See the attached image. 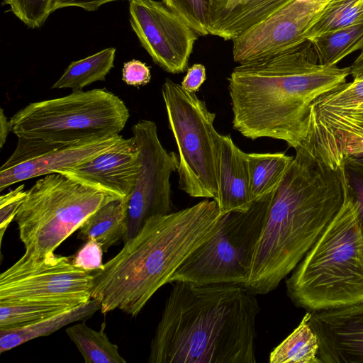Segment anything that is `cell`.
Instances as JSON below:
<instances>
[{"label":"cell","mask_w":363,"mask_h":363,"mask_svg":"<svg viewBox=\"0 0 363 363\" xmlns=\"http://www.w3.org/2000/svg\"><path fill=\"white\" fill-rule=\"evenodd\" d=\"M350 67L318 62L308 40L274 55L239 64L228 77L233 128L244 137L304 140L311 104L346 82Z\"/></svg>","instance_id":"1"},{"label":"cell","mask_w":363,"mask_h":363,"mask_svg":"<svg viewBox=\"0 0 363 363\" xmlns=\"http://www.w3.org/2000/svg\"><path fill=\"white\" fill-rule=\"evenodd\" d=\"M173 284L148 362H256L255 294L242 284Z\"/></svg>","instance_id":"2"},{"label":"cell","mask_w":363,"mask_h":363,"mask_svg":"<svg viewBox=\"0 0 363 363\" xmlns=\"http://www.w3.org/2000/svg\"><path fill=\"white\" fill-rule=\"evenodd\" d=\"M286 286L294 305L309 312L363 303V231L347 190L341 208Z\"/></svg>","instance_id":"5"},{"label":"cell","mask_w":363,"mask_h":363,"mask_svg":"<svg viewBox=\"0 0 363 363\" xmlns=\"http://www.w3.org/2000/svg\"><path fill=\"white\" fill-rule=\"evenodd\" d=\"M116 1L118 0H52V12L70 6L79 7L86 11H94L104 4Z\"/></svg>","instance_id":"36"},{"label":"cell","mask_w":363,"mask_h":363,"mask_svg":"<svg viewBox=\"0 0 363 363\" xmlns=\"http://www.w3.org/2000/svg\"><path fill=\"white\" fill-rule=\"evenodd\" d=\"M105 327L103 323L100 330H95L82 322L67 328L65 332L86 363H125L118 347L109 340Z\"/></svg>","instance_id":"26"},{"label":"cell","mask_w":363,"mask_h":363,"mask_svg":"<svg viewBox=\"0 0 363 363\" xmlns=\"http://www.w3.org/2000/svg\"><path fill=\"white\" fill-rule=\"evenodd\" d=\"M275 189L247 281L254 294L274 290L315 244L346 195L342 166L333 169L301 145Z\"/></svg>","instance_id":"3"},{"label":"cell","mask_w":363,"mask_h":363,"mask_svg":"<svg viewBox=\"0 0 363 363\" xmlns=\"http://www.w3.org/2000/svg\"><path fill=\"white\" fill-rule=\"evenodd\" d=\"M81 305L63 299H28L0 301V329L32 324Z\"/></svg>","instance_id":"22"},{"label":"cell","mask_w":363,"mask_h":363,"mask_svg":"<svg viewBox=\"0 0 363 363\" xmlns=\"http://www.w3.org/2000/svg\"><path fill=\"white\" fill-rule=\"evenodd\" d=\"M151 74L150 67L138 60L124 63L122 69V79L130 86H140L150 82Z\"/></svg>","instance_id":"34"},{"label":"cell","mask_w":363,"mask_h":363,"mask_svg":"<svg viewBox=\"0 0 363 363\" xmlns=\"http://www.w3.org/2000/svg\"><path fill=\"white\" fill-rule=\"evenodd\" d=\"M128 1L130 26L153 62L169 73L184 72L197 33L163 2Z\"/></svg>","instance_id":"14"},{"label":"cell","mask_w":363,"mask_h":363,"mask_svg":"<svg viewBox=\"0 0 363 363\" xmlns=\"http://www.w3.org/2000/svg\"><path fill=\"white\" fill-rule=\"evenodd\" d=\"M321 363H363V303L311 312Z\"/></svg>","instance_id":"17"},{"label":"cell","mask_w":363,"mask_h":363,"mask_svg":"<svg viewBox=\"0 0 363 363\" xmlns=\"http://www.w3.org/2000/svg\"><path fill=\"white\" fill-rule=\"evenodd\" d=\"M17 138L13 152L0 169L1 191L12 184L87 162L123 139L120 134L72 142Z\"/></svg>","instance_id":"13"},{"label":"cell","mask_w":363,"mask_h":363,"mask_svg":"<svg viewBox=\"0 0 363 363\" xmlns=\"http://www.w3.org/2000/svg\"><path fill=\"white\" fill-rule=\"evenodd\" d=\"M104 250L94 239L86 241L85 244L72 257V263L77 267L89 272L102 268Z\"/></svg>","instance_id":"33"},{"label":"cell","mask_w":363,"mask_h":363,"mask_svg":"<svg viewBox=\"0 0 363 363\" xmlns=\"http://www.w3.org/2000/svg\"><path fill=\"white\" fill-rule=\"evenodd\" d=\"M299 145L333 169L347 157L363 154V78L342 84L311 104Z\"/></svg>","instance_id":"10"},{"label":"cell","mask_w":363,"mask_h":363,"mask_svg":"<svg viewBox=\"0 0 363 363\" xmlns=\"http://www.w3.org/2000/svg\"><path fill=\"white\" fill-rule=\"evenodd\" d=\"M220 215L208 199L148 218L121 250L94 271L91 298L106 314L116 309L135 317L184 260L215 232Z\"/></svg>","instance_id":"4"},{"label":"cell","mask_w":363,"mask_h":363,"mask_svg":"<svg viewBox=\"0 0 363 363\" xmlns=\"http://www.w3.org/2000/svg\"><path fill=\"white\" fill-rule=\"evenodd\" d=\"M335 0H291L233 40L238 64L261 60L307 40L306 33Z\"/></svg>","instance_id":"15"},{"label":"cell","mask_w":363,"mask_h":363,"mask_svg":"<svg viewBox=\"0 0 363 363\" xmlns=\"http://www.w3.org/2000/svg\"><path fill=\"white\" fill-rule=\"evenodd\" d=\"M99 310L100 302L91 298L86 303L32 324L12 329H0V352H6L33 339L49 335L69 323L89 319Z\"/></svg>","instance_id":"21"},{"label":"cell","mask_w":363,"mask_h":363,"mask_svg":"<svg viewBox=\"0 0 363 363\" xmlns=\"http://www.w3.org/2000/svg\"><path fill=\"white\" fill-rule=\"evenodd\" d=\"M10 11L30 28H40L52 13V0H3Z\"/></svg>","instance_id":"30"},{"label":"cell","mask_w":363,"mask_h":363,"mask_svg":"<svg viewBox=\"0 0 363 363\" xmlns=\"http://www.w3.org/2000/svg\"><path fill=\"white\" fill-rule=\"evenodd\" d=\"M350 67L353 79L363 78V50Z\"/></svg>","instance_id":"38"},{"label":"cell","mask_w":363,"mask_h":363,"mask_svg":"<svg viewBox=\"0 0 363 363\" xmlns=\"http://www.w3.org/2000/svg\"><path fill=\"white\" fill-rule=\"evenodd\" d=\"M94 272L76 267L71 257L50 252L38 261L22 256L0 275V301L91 299Z\"/></svg>","instance_id":"12"},{"label":"cell","mask_w":363,"mask_h":363,"mask_svg":"<svg viewBox=\"0 0 363 363\" xmlns=\"http://www.w3.org/2000/svg\"><path fill=\"white\" fill-rule=\"evenodd\" d=\"M11 132L10 121L6 116L4 109L0 110V148L1 149L6 143L9 133Z\"/></svg>","instance_id":"37"},{"label":"cell","mask_w":363,"mask_h":363,"mask_svg":"<svg viewBox=\"0 0 363 363\" xmlns=\"http://www.w3.org/2000/svg\"><path fill=\"white\" fill-rule=\"evenodd\" d=\"M129 196L113 199L92 213L78 229L77 238L96 240L104 252L124 240L128 231Z\"/></svg>","instance_id":"20"},{"label":"cell","mask_w":363,"mask_h":363,"mask_svg":"<svg viewBox=\"0 0 363 363\" xmlns=\"http://www.w3.org/2000/svg\"><path fill=\"white\" fill-rule=\"evenodd\" d=\"M294 157L284 152L246 153L253 202L277 188Z\"/></svg>","instance_id":"23"},{"label":"cell","mask_w":363,"mask_h":363,"mask_svg":"<svg viewBox=\"0 0 363 363\" xmlns=\"http://www.w3.org/2000/svg\"><path fill=\"white\" fill-rule=\"evenodd\" d=\"M115 55L116 48H108L72 62L51 89L82 90L94 82L104 81L114 67Z\"/></svg>","instance_id":"24"},{"label":"cell","mask_w":363,"mask_h":363,"mask_svg":"<svg viewBox=\"0 0 363 363\" xmlns=\"http://www.w3.org/2000/svg\"><path fill=\"white\" fill-rule=\"evenodd\" d=\"M355 158L356 160L363 162V154L355 155V156H350Z\"/></svg>","instance_id":"39"},{"label":"cell","mask_w":363,"mask_h":363,"mask_svg":"<svg viewBox=\"0 0 363 363\" xmlns=\"http://www.w3.org/2000/svg\"><path fill=\"white\" fill-rule=\"evenodd\" d=\"M318 62L334 66L350 54L363 50V20L347 28L310 40Z\"/></svg>","instance_id":"27"},{"label":"cell","mask_w":363,"mask_h":363,"mask_svg":"<svg viewBox=\"0 0 363 363\" xmlns=\"http://www.w3.org/2000/svg\"><path fill=\"white\" fill-rule=\"evenodd\" d=\"M26 194L25 185L21 184L0 197V240L10 223L14 220Z\"/></svg>","instance_id":"32"},{"label":"cell","mask_w":363,"mask_h":363,"mask_svg":"<svg viewBox=\"0 0 363 363\" xmlns=\"http://www.w3.org/2000/svg\"><path fill=\"white\" fill-rule=\"evenodd\" d=\"M162 2L182 18L198 35H209L207 28L209 0H162Z\"/></svg>","instance_id":"29"},{"label":"cell","mask_w":363,"mask_h":363,"mask_svg":"<svg viewBox=\"0 0 363 363\" xmlns=\"http://www.w3.org/2000/svg\"><path fill=\"white\" fill-rule=\"evenodd\" d=\"M138 150L139 169L129 196L128 231L123 242L134 237L152 216L172 213L170 177L177 171L179 156L162 146L155 122L140 120L132 127Z\"/></svg>","instance_id":"11"},{"label":"cell","mask_w":363,"mask_h":363,"mask_svg":"<svg viewBox=\"0 0 363 363\" xmlns=\"http://www.w3.org/2000/svg\"><path fill=\"white\" fill-rule=\"evenodd\" d=\"M130 117L125 104L105 89L30 103L9 119L16 137L72 142L120 134Z\"/></svg>","instance_id":"7"},{"label":"cell","mask_w":363,"mask_h":363,"mask_svg":"<svg viewBox=\"0 0 363 363\" xmlns=\"http://www.w3.org/2000/svg\"><path fill=\"white\" fill-rule=\"evenodd\" d=\"M361 1H362V0H361Z\"/></svg>","instance_id":"40"},{"label":"cell","mask_w":363,"mask_h":363,"mask_svg":"<svg viewBox=\"0 0 363 363\" xmlns=\"http://www.w3.org/2000/svg\"><path fill=\"white\" fill-rule=\"evenodd\" d=\"M121 199L84 186L60 173L45 175L26 190L14 220L26 258L54 252L96 210Z\"/></svg>","instance_id":"6"},{"label":"cell","mask_w":363,"mask_h":363,"mask_svg":"<svg viewBox=\"0 0 363 363\" xmlns=\"http://www.w3.org/2000/svg\"><path fill=\"white\" fill-rule=\"evenodd\" d=\"M363 20V0H335L306 33L311 40L318 36L335 32Z\"/></svg>","instance_id":"28"},{"label":"cell","mask_w":363,"mask_h":363,"mask_svg":"<svg viewBox=\"0 0 363 363\" xmlns=\"http://www.w3.org/2000/svg\"><path fill=\"white\" fill-rule=\"evenodd\" d=\"M275 189L247 211L220 216L213 234L184 260L169 283L245 285Z\"/></svg>","instance_id":"8"},{"label":"cell","mask_w":363,"mask_h":363,"mask_svg":"<svg viewBox=\"0 0 363 363\" xmlns=\"http://www.w3.org/2000/svg\"><path fill=\"white\" fill-rule=\"evenodd\" d=\"M162 96L179 152V189L191 197L215 199L220 135L213 125L216 114L195 93L169 78Z\"/></svg>","instance_id":"9"},{"label":"cell","mask_w":363,"mask_h":363,"mask_svg":"<svg viewBox=\"0 0 363 363\" xmlns=\"http://www.w3.org/2000/svg\"><path fill=\"white\" fill-rule=\"evenodd\" d=\"M138 169V150L133 136L87 162L55 173L123 199L132 193Z\"/></svg>","instance_id":"16"},{"label":"cell","mask_w":363,"mask_h":363,"mask_svg":"<svg viewBox=\"0 0 363 363\" xmlns=\"http://www.w3.org/2000/svg\"><path fill=\"white\" fill-rule=\"evenodd\" d=\"M291 0H209L208 31L225 40L237 38Z\"/></svg>","instance_id":"19"},{"label":"cell","mask_w":363,"mask_h":363,"mask_svg":"<svg viewBox=\"0 0 363 363\" xmlns=\"http://www.w3.org/2000/svg\"><path fill=\"white\" fill-rule=\"evenodd\" d=\"M308 311L298 327L270 353V363H321L319 342L310 325Z\"/></svg>","instance_id":"25"},{"label":"cell","mask_w":363,"mask_h":363,"mask_svg":"<svg viewBox=\"0 0 363 363\" xmlns=\"http://www.w3.org/2000/svg\"><path fill=\"white\" fill-rule=\"evenodd\" d=\"M218 194L214 199L220 216L231 211H247L253 201L250 194L246 152L230 135H219L217 152Z\"/></svg>","instance_id":"18"},{"label":"cell","mask_w":363,"mask_h":363,"mask_svg":"<svg viewBox=\"0 0 363 363\" xmlns=\"http://www.w3.org/2000/svg\"><path fill=\"white\" fill-rule=\"evenodd\" d=\"M206 79V68L201 64H194L187 69L181 86L187 91L196 93Z\"/></svg>","instance_id":"35"},{"label":"cell","mask_w":363,"mask_h":363,"mask_svg":"<svg viewBox=\"0 0 363 363\" xmlns=\"http://www.w3.org/2000/svg\"><path fill=\"white\" fill-rule=\"evenodd\" d=\"M345 186L357 211L363 231V162L352 157H346L342 164Z\"/></svg>","instance_id":"31"}]
</instances>
